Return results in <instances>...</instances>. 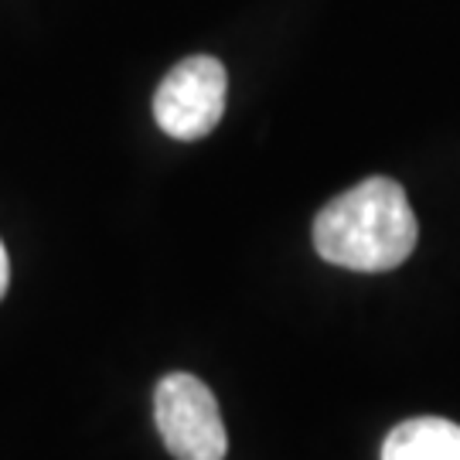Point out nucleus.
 Masks as SVG:
<instances>
[{"label":"nucleus","mask_w":460,"mask_h":460,"mask_svg":"<svg viewBox=\"0 0 460 460\" xmlns=\"http://www.w3.org/2000/svg\"><path fill=\"white\" fill-rule=\"evenodd\" d=\"M7 287H11V260H7V249L0 243V300L7 294Z\"/></svg>","instance_id":"obj_5"},{"label":"nucleus","mask_w":460,"mask_h":460,"mask_svg":"<svg viewBox=\"0 0 460 460\" xmlns=\"http://www.w3.org/2000/svg\"><path fill=\"white\" fill-rule=\"evenodd\" d=\"M229 75L212 55H191L164 75L154 96V119L174 140H201L226 113Z\"/></svg>","instance_id":"obj_3"},{"label":"nucleus","mask_w":460,"mask_h":460,"mask_svg":"<svg viewBox=\"0 0 460 460\" xmlns=\"http://www.w3.org/2000/svg\"><path fill=\"white\" fill-rule=\"evenodd\" d=\"M382 460H460V427L444 416H416L385 437Z\"/></svg>","instance_id":"obj_4"},{"label":"nucleus","mask_w":460,"mask_h":460,"mask_svg":"<svg viewBox=\"0 0 460 460\" xmlns=\"http://www.w3.org/2000/svg\"><path fill=\"white\" fill-rule=\"evenodd\" d=\"M154 423L174 460H226L229 433L212 389L188 372H171L154 389Z\"/></svg>","instance_id":"obj_2"},{"label":"nucleus","mask_w":460,"mask_h":460,"mask_svg":"<svg viewBox=\"0 0 460 460\" xmlns=\"http://www.w3.org/2000/svg\"><path fill=\"white\" fill-rule=\"evenodd\" d=\"M420 226L402 184L393 178H368L328 201L314 218V249L321 260L355 270L385 273L410 260Z\"/></svg>","instance_id":"obj_1"}]
</instances>
